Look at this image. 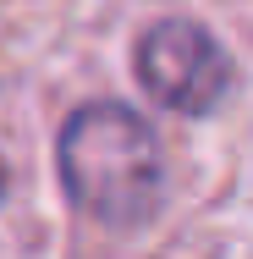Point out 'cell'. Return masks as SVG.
I'll list each match as a JSON object with an SVG mask.
<instances>
[{
  "instance_id": "cell-3",
  "label": "cell",
  "mask_w": 253,
  "mask_h": 259,
  "mask_svg": "<svg viewBox=\"0 0 253 259\" xmlns=\"http://www.w3.org/2000/svg\"><path fill=\"white\" fill-rule=\"evenodd\" d=\"M0 199H6V160H0Z\"/></svg>"
},
{
  "instance_id": "cell-2",
  "label": "cell",
  "mask_w": 253,
  "mask_h": 259,
  "mask_svg": "<svg viewBox=\"0 0 253 259\" xmlns=\"http://www.w3.org/2000/svg\"><path fill=\"white\" fill-rule=\"evenodd\" d=\"M138 83L176 116H209L231 89V55L198 22H154L138 45Z\"/></svg>"
},
{
  "instance_id": "cell-1",
  "label": "cell",
  "mask_w": 253,
  "mask_h": 259,
  "mask_svg": "<svg viewBox=\"0 0 253 259\" xmlns=\"http://www.w3.org/2000/svg\"><path fill=\"white\" fill-rule=\"evenodd\" d=\"M55 160H61L66 199L99 226L138 232L165 204V155L154 127L132 105L94 100L72 110Z\"/></svg>"
}]
</instances>
